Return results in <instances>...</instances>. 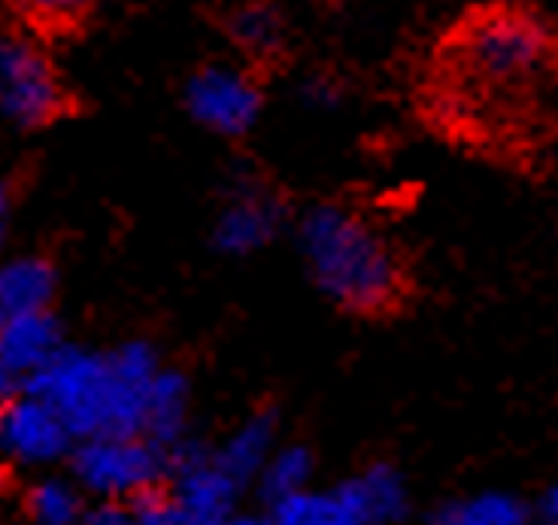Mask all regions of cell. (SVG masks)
<instances>
[{
    "mask_svg": "<svg viewBox=\"0 0 558 525\" xmlns=\"http://www.w3.org/2000/svg\"><path fill=\"white\" fill-rule=\"evenodd\" d=\"M0 113L21 130H45L70 113V89L33 37H0Z\"/></svg>",
    "mask_w": 558,
    "mask_h": 525,
    "instance_id": "obj_6",
    "label": "cell"
},
{
    "mask_svg": "<svg viewBox=\"0 0 558 525\" xmlns=\"http://www.w3.org/2000/svg\"><path fill=\"white\" fill-rule=\"evenodd\" d=\"M57 271L41 255H21V259L0 262V319L21 316V312H45L53 307Z\"/></svg>",
    "mask_w": 558,
    "mask_h": 525,
    "instance_id": "obj_15",
    "label": "cell"
},
{
    "mask_svg": "<svg viewBox=\"0 0 558 525\" xmlns=\"http://www.w3.org/2000/svg\"><path fill=\"white\" fill-rule=\"evenodd\" d=\"M61 344H65V335H61L53 307L0 319V356L9 359L25 380L41 368L45 359H53V352Z\"/></svg>",
    "mask_w": 558,
    "mask_h": 525,
    "instance_id": "obj_13",
    "label": "cell"
},
{
    "mask_svg": "<svg viewBox=\"0 0 558 525\" xmlns=\"http://www.w3.org/2000/svg\"><path fill=\"white\" fill-rule=\"evenodd\" d=\"M550 525H558V522H550Z\"/></svg>",
    "mask_w": 558,
    "mask_h": 525,
    "instance_id": "obj_29",
    "label": "cell"
},
{
    "mask_svg": "<svg viewBox=\"0 0 558 525\" xmlns=\"http://www.w3.org/2000/svg\"><path fill=\"white\" fill-rule=\"evenodd\" d=\"M276 432H279V425L271 413L243 416L235 429L215 444V456H219V465H223L239 485L252 489L259 469H264V461L271 456V449H276Z\"/></svg>",
    "mask_w": 558,
    "mask_h": 525,
    "instance_id": "obj_14",
    "label": "cell"
},
{
    "mask_svg": "<svg viewBox=\"0 0 558 525\" xmlns=\"http://www.w3.org/2000/svg\"><path fill=\"white\" fill-rule=\"evenodd\" d=\"M389 525H409V522H389Z\"/></svg>",
    "mask_w": 558,
    "mask_h": 525,
    "instance_id": "obj_28",
    "label": "cell"
},
{
    "mask_svg": "<svg viewBox=\"0 0 558 525\" xmlns=\"http://www.w3.org/2000/svg\"><path fill=\"white\" fill-rule=\"evenodd\" d=\"M182 106L215 138H247L264 118L267 94L247 61H210L186 77Z\"/></svg>",
    "mask_w": 558,
    "mask_h": 525,
    "instance_id": "obj_5",
    "label": "cell"
},
{
    "mask_svg": "<svg viewBox=\"0 0 558 525\" xmlns=\"http://www.w3.org/2000/svg\"><path fill=\"white\" fill-rule=\"evenodd\" d=\"M25 513L33 525H82L85 493L73 477H37L25 493Z\"/></svg>",
    "mask_w": 558,
    "mask_h": 525,
    "instance_id": "obj_17",
    "label": "cell"
},
{
    "mask_svg": "<svg viewBox=\"0 0 558 525\" xmlns=\"http://www.w3.org/2000/svg\"><path fill=\"white\" fill-rule=\"evenodd\" d=\"M223 33L239 61H247L252 70L279 65L292 53V25L276 0H239L223 16Z\"/></svg>",
    "mask_w": 558,
    "mask_h": 525,
    "instance_id": "obj_10",
    "label": "cell"
},
{
    "mask_svg": "<svg viewBox=\"0 0 558 525\" xmlns=\"http://www.w3.org/2000/svg\"><path fill=\"white\" fill-rule=\"evenodd\" d=\"M170 498L191 513L198 525H223L231 513H239V501L247 485H239L231 473L219 465L215 449L195 441H182L170 449Z\"/></svg>",
    "mask_w": 558,
    "mask_h": 525,
    "instance_id": "obj_8",
    "label": "cell"
},
{
    "mask_svg": "<svg viewBox=\"0 0 558 525\" xmlns=\"http://www.w3.org/2000/svg\"><path fill=\"white\" fill-rule=\"evenodd\" d=\"M73 432L49 404L21 388L16 396L0 404V456L21 469H49L70 461Z\"/></svg>",
    "mask_w": 558,
    "mask_h": 525,
    "instance_id": "obj_9",
    "label": "cell"
},
{
    "mask_svg": "<svg viewBox=\"0 0 558 525\" xmlns=\"http://www.w3.org/2000/svg\"><path fill=\"white\" fill-rule=\"evenodd\" d=\"M9 219H13V191L0 182V247H4V235H9Z\"/></svg>",
    "mask_w": 558,
    "mask_h": 525,
    "instance_id": "obj_26",
    "label": "cell"
},
{
    "mask_svg": "<svg viewBox=\"0 0 558 525\" xmlns=\"http://www.w3.org/2000/svg\"><path fill=\"white\" fill-rule=\"evenodd\" d=\"M162 368L158 347L146 340H126L110 352L61 344L28 376L25 388L53 408L73 441L106 432H142L146 392Z\"/></svg>",
    "mask_w": 558,
    "mask_h": 525,
    "instance_id": "obj_1",
    "label": "cell"
},
{
    "mask_svg": "<svg viewBox=\"0 0 558 525\" xmlns=\"http://www.w3.org/2000/svg\"><path fill=\"white\" fill-rule=\"evenodd\" d=\"M130 525H198L179 501L170 498V489H146L138 498H130Z\"/></svg>",
    "mask_w": 558,
    "mask_h": 525,
    "instance_id": "obj_21",
    "label": "cell"
},
{
    "mask_svg": "<svg viewBox=\"0 0 558 525\" xmlns=\"http://www.w3.org/2000/svg\"><path fill=\"white\" fill-rule=\"evenodd\" d=\"M267 513H271L276 525H361L336 485L332 489H316V485L295 489L288 498L271 501Z\"/></svg>",
    "mask_w": 558,
    "mask_h": 525,
    "instance_id": "obj_16",
    "label": "cell"
},
{
    "mask_svg": "<svg viewBox=\"0 0 558 525\" xmlns=\"http://www.w3.org/2000/svg\"><path fill=\"white\" fill-rule=\"evenodd\" d=\"M312 473H316L312 449H304V444H276L252 489H259V498L271 505V501L288 498L295 489H307V485H312Z\"/></svg>",
    "mask_w": 558,
    "mask_h": 525,
    "instance_id": "obj_18",
    "label": "cell"
},
{
    "mask_svg": "<svg viewBox=\"0 0 558 525\" xmlns=\"http://www.w3.org/2000/svg\"><path fill=\"white\" fill-rule=\"evenodd\" d=\"M461 65L477 82L526 85L558 70L555 25L522 4H494L477 9L458 33Z\"/></svg>",
    "mask_w": 558,
    "mask_h": 525,
    "instance_id": "obj_3",
    "label": "cell"
},
{
    "mask_svg": "<svg viewBox=\"0 0 558 525\" xmlns=\"http://www.w3.org/2000/svg\"><path fill=\"white\" fill-rule=\"evenodd\" d=\"M307 279L352 316H385L405 300V262L373 222L344 203H312L295 219Z\"/></svg>",
    "mask_w": 558,
    "mask_h": 525,
    "instance_id": "obj_2",
    "label": "cell"
},
{
    "mask_svg": "<svg viewBox=\"0 0 558 525\" xmlns=\"http://www.w3.org/2000/svg\"><path fill=\"white\" fill-rule=\"evenodd\" d=\"M21 388H25V376L16 373L13 364H9V359L0 356V404L9 401V396H16Z\"/></svg>",
    "mask_w": 558,
    "mask_h": 525,
    "instance_id": "obj_25",
    "label": "cell"
},
{
    "mask_svg": "<svg viewBox=\"0 0 558 525\" xmlns=\"http://www.w3.org/2000/svg\"><path fill=\"white\" fill-rule=\"evenodd\" d=\"M336 489L344 493L349 510L356 513L361 525L401 522L409 510V485H405V473L397 469V465H368V469L344 477Z\"/></svg>",
    "mask_w": 558,
    "mask_h": 525,
    "instance_id": "obj_11",
    "label": "cell"
},
{
    "mask_svg": "<svg viewBox=\"0 0 558 525\" xmlns=\"http://www.w3.org/2000/svg\"><path fill=\"white\" fill-rule=\"evenodd\" d=\"M288 227V203L283 194L271 191L264 179H243L227 191L223 207L210 227V247L231 259H247L271 247Z\"/></svg>",
    "mask_w": 558,
    "mask_h": 525,
    "instance_id": "obj_7",
    "label": "cell"
},
{
    "mask_svg": "<svg viewBox=\"0 0 558 525\" xmlns=\"http://www.w3.org/2000/svg\"><path fill=\"white\" fill-rule=\"evenodd\" d=\"M300 101L307 110H336L344 106V82L332 70H307L300 77Z\"/></svg>",
    "mask_w": 558,
    "mask_h": 525,
    "instance_id": "obj_22",
    "label": "cell"
},
{
    "mask_svg": "<svg viewBox=\"0 0 558 525\" xmlns=\"http://www.w3.org/2000/svg\"><path fill=\"white\" fill-rule=\"evenodd\" d=\"M82 525H130V501H110V498L85 501Z\"/></svg>",
    "mask_w": 558,
    "mask_h": 525,
    "instance_id": "obj_23",
    "label": "cell"
},
{
    "mask_svg": "<svg viewBox=\"0 0 558 525\" xmlns=\"http://www.w3.org/2000/svg\"><path fill=\"white\" fill-rule=\"evenodd\" d=\"M534 517L543 525H550V522H558V481H550L538 493V501H534Z\"/></svg>",
    "mask_w": 558,
    "mask_h": 525,
    "instance_id": "obj_24",
    "label": "cell"
},
{
    "mask_svg": "<svg viewBox=\"0 0 558 525\" xmlns=\"http://www.w3.org/2000/svg\"><path fill=\"white\" fill-rule=\"evenodd\" d=\"M16 16H25L33 28L57 33V28H77L85 13L94 9V0H9Z\"/></svg>",
    "mask_w": 558,
    "mask_h": 525,
    "instance_id": "obj_20",
    "label": "cell"
},
{
    "mask_svg": "<svg viewBox=\"0 0 558 525\" xmlns=\"http://www.w3.org/2000/svg\"><path fill=\"white\" fill-rule=\"evenodd\" d=\"M170 453L142 432L82 437L70 449V473L85 498L130 501L167 481Z\"/></svg>",
    "mask_w": 558,
    "mask_h": 525,
    "instance_id": "obj_4",
    "label": "cell"
},
{
    "mask_svg": "<svg viewBox=\"0 0 558 525\" xmlns=\"http://www.w3.org/2000/svg\"><path fill=\"white\" fill-rule=\"evenodd\" d=\"M223 525H276V522H271V513H243L239 510V513H231Z\"/></svg>",
    "mask_w": 558,
    "mask_h": 525,
    "instance_id": "obj_27",
    "label": "cell"
},
{
    "mask_svg": "<svg viewBox=\"0 0 558 525\" xmlns=\"http://www.w3.org/2000/svg\"><path fill=\"white\" fill-rule=\"evenodd\" d=\"M186 429H191V380L162 364L158 376H154L150 392H146V420H142V437H150L154 444L162 449H174V444L186 441Z\"/></svg>",
    "mask_w": 558,
    "mask_h": 525,
    "instance_id": "obj_12",
    "label": "cell"
},
{
    "mask_svg": "<svg viewBox=\"0 0 558 525\" xmlns=\"http://www.w3.org/2000/svg\"><path fill=\"white\" fill-rule=\"evenodd\" d=\"M437 525H534V510L514 493L489 489V493H474V498L446 505Z\"/></svg>",
    "mask_w": 558,
    "mask_h": 525,
    "instance_id": "obj_19",
    "label": "cell"
}]
</instances>
